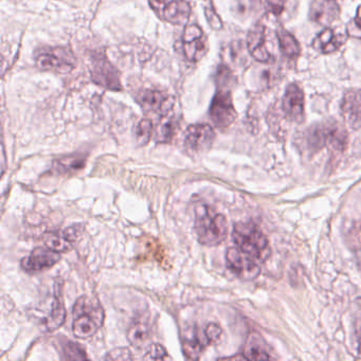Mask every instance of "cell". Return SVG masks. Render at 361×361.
<instances>
[{
	"label": "cell",
	"instance_id": "cell-20",
	"mask_svg": "<svg viewBox=\"0 0 361 361\" xmlns=\"http://www.w3.org/2000/svg\"><path fill=\"white\" fill-rule=\"evenodd\" d=\"M65 319H66V310H65L64 299H63V284L56 283L54 286L51 312L46 320V327L49 331H56L64 324Z\"/></svg>",
	"mask_w": 361,
	"mask_h": 361
},
{
	"label": "cell",
	"instance_id": "cell-14",
	"mask_svg": "<svg viewBox=\"0 0 361 361\" xmlns=\"http://www.w3.org/2000/svg\"><path fill=\"white\" fill-rule=\"evenodd\" d=\"M340 14L336 0H312L310 8V18L320 26L333 24Z\"/></svg>",
	"mask_w": 361,
	"mask_h": 361
},
{
	"label": "cell",
	"instance_id": "cell-17",
	"mask_svg": "<svg viewBox=\"0 0 361 361\" xmlns=\"http://www.w3.org/2000/svg\"><path fill=\"white\" fill-rule=\"evenodd\" d=\"M324 147L333 152H343L348 142V135L345 128L339 123L321 124Z\"/></svg>",
	"mask_w": 361,
	"mask_h": 361
},
{
	"label": "cell",
	"instance_id": "cell-33",
	"mask_svg": "<svg viewBox=\"0 0 361 361\" xmlns=\"http://www.w3.org/2000/svg\"><path fill=\"white\" fill-rule=\"evenodd\" d=\"M109 360H130L133 359L132 354L128 348H116L105 356Z\"/></svg>",
	"mask_w": 361,
	"mask_h": 361
},
{
	"label": "cell",
	"instance_id": "cell-6",
	"mask_svg": "<svg viewBox=\"0 0 361 361\" xmlns=\"http://www.w3.org/2000/svg\"><path fill=\"white\" fill-rule=\"evenodd\" d=\"M226 263H227L228 269L244 281H250L259 276L261 269H259V262L255 261L250 255L243 252L238 247L228 249L226 253Z\"/></svg>",
	"mask_w": 361,
	"mask_h": 361
},
{
	"label": "cell",
	"instance_id": "cell-7",
	"mask_svg": "<svg viewBox=\"0 0 361 361\" xmlns=\"http://www.w3.org/2000/svg\"><path fill=\"white\" fill-rule=\"evenodd\" d=\"M215 140V132L208 124H194L189 126L185 135L183 145L192 156L206 153Z\"/></svg>",
	"mask_w": 361,
	"mask_h": 361
},
{
	"label": "cell",
	"instance_id": "cell-36",
	"mask_svg": "<svg viewBox=\"0 0 361 361\" xmlns=\"http://www.w3.org/2000/svg\"><path fill=\"white\" fill-rule=\"evenodd\" d=\"M269 6L272 13L280 14L283 11V3L281 0H271L269 1Z\"/></svg>",
	"mask_w": 361,
	"mask_h": 361
},
{
	"label": "cell",
	"instance_id": "cell-18",
	"mask_svg": "<svg viewBox=\"0 0 361 361\" xmlns=\"http://www.w3.org/2000/svg\"><path fill=\"white\" fill-rule=\"evenodd\" d=\"M181 343H183V354L188 359H192V360L200 358L206 346L209 345L204 331H198L196 327H192L183 334Z\"/></svg>",
	"mask_w": 361,
	"mask_h": 361
},
{
	"label": "cell",
	"instance_id": "cell-5",
	"mask_svg": "<svg viewBox=\"0 0 361 361\" xmlns=\"http://www.w3.org/2000/svg\"><path fill=\"white\" fill-rule=\"evenodd\" d=\"M37 64L42 71L68 73L75 68V60L67 48H48L37 56Z\"/></svg>",
	"mask_w": 361,
	"mask_h": 361
},
{
	"label": "cell",
	"instance_id": "cell-29",
	"mask_svg": "<svg viewBox=\"0 0 361 361\" xmlns=\"http://www.w3.org/2000/svg\"><path fill=\"white\" fill-rule=\"evenodd\" d=\"M232 81H233V75H232L231 71L225 65H221L217 69V85L221 87V90H226V87H228Z\"/></svg>",
	"mask_w": 361,
	"mask_h": 361
},
{
	"label": "cell",
	"instance_id": "cell-35",
	"mask_svg": "<svg viewBox=\"0 0 361 361\" xmlns=\"http://www.w3.org/2000/svg\"><path fill=\"white\" fill-rule=\"evenodd\" d=\"M149 1L154 11L157 12L159 16H161L162 11L166 9V6H168L172 0H149Z\"/></svg>",
	"mask_w": 361,
	"mask_h": 361
},
{
	"label": "cell",
	"instance_id": "cell-2",
	"mask_svg": "<svg viewBox=\"0 0 361 361\" xmlns=\"http://www.w3.org/2000/svg\"><path fill=\"white\" fill-rule=\"evenodd\" d=\"M104 322V310L98 300L82 295L73 307V335L88 339L98 333Z\"/></svg>",
	"mask_w": 361,
	"mask_h": 361
},
{
	"label": "cell",
	"instance_id": "cell-34",
	"mask_svg": "<svg viewBox=\"0 0 361 361\" xmlns=\"http://www.w3.org/2000/svg\"><path fill=\"white\" fill-rule=\"evenodd\" d=\"M207 20H208L209 24H210L211 28L215 29V30H219L223 27V23H221V18H219L216 13L213 11V9H206Z\"/></svg>",
	"mask_w": 361,
	"mask_h": 361
},
{
	"label": "cell",
	"instance_id": "cell-32",
	"mask_svg": "<svg viewBox=\"0 0 361 361\" xmlns=\"http://www.w3.org/2000/svg\"><path fill=\"white\" fill-rule=\"evenodd\" d=\"M166 357H168V352L161 344L154 343L149 346L147 358L161 360V359H166Z\"/></svg>",
	"mask_w": 361,
	"mask_h": 361
},
{
	"label": "cell",
	"instance_id": "cell-24",
	"mask_svg": "<svg viewBox=\"0 0 361 361\" xmlns=\"http://www.w3.org/2000/svg\"><path fill=\"white\" fill-rule=\"evenodd\" d=\"M276 37H278L281 51L284 54V56L290 59V60L298 59L301 49H300L299 44H298L297 39L293 37V35H291L285 29L280 28L276 31Z\"/></svg>",
	"mask_w": 361,
	"mask_h": 361
},
{
	"label": "cell",
	"instance_id": "cell-12",
	"mask_svg": "<svg viewBox=\"0 0 361 361\" xmlns=\"http://www.w3.org/2000/svg\"><path fill=\"white\" fill-rule=\"evenodd\" d=\"M83 230V226L75 225L62 231L48 234L45 238V245L56 252H67L75 246Z\"/></svg>",
	"mask_w": 361,
	"mask_h": 361
},
{
	"label": "cell",
	"instance_id": "cell-25",
	"mask_svg": "<svg viewBox=\"0 0 361 361\" xmlns=\"http://www.w3.org/2000/svg\"><path fill=\"white\" fill-rule=\"evenodd\" d=\"M177 124L170 116L162 117L161 122L158 124L156 130L155 139L158 143H168L172 140L176 132Z\"/></svg>",
	"mask_w": 361,
	"mask_h": 361
},
{
	"label": "cell",
	"instance_id": "cell-19",
	"mask_svg": "<svg viewBox=\"0 0 361 361\" xmlns=\"http://www.w3.org/2000/svg\"><path fill=\"white\" fill-rule=\"evenodd\" d=\"M345 35L341 33H336L335 31L329 28H325L317 35L312 41V47L321 54H331L337 51L345 43Z\"/></svg>",
	"mask_w": 361,
	"mask_h": 361
},
{
	"label": "cell",
	"instance_id": "cell-3",
	"mask_svg": "<svg viewBox=\"0 0 361 361\" xmlns=\"http://www.w3.org/2000/svg\"><path fill=\"white\" fill-rule=\"evenodd\" d=\"M232 238L236 247L257 262H264L270 255L269 242L265 234L252 223H238L234 226Z\"/></svg>",
	"mask_w": 361,
	"mask_h": 361
},
{
	"label": "cell",
	"instance_id": "cell-8",
	"mask_svg": "<svg viewBox=\"0 0 361 361\" xmlns=\"http://www.w3.org/2000/svg\"><path fill=\"white\" fill-rule=\"evenodd\" d=\"M210 116L213 123L219 128H229L235 121L238 114L229 90H221L216 92L211 103Z\"/></svg>",
	"mask_w": 361,
	"mask_h": 361
},
{
	"label": "cell",
	"instance_id": "cell-21",
	"mask_svg": "<svg viewBox=\"0 0 361 361\" xmlns=\"http://www.w3.org/2000/svg\"><path fill=\"white\" fill-rule=\"evenodd\" d=\"M190 14H191V7L187 1L172 0L160 16H162L166 22L171 23V24L183 26L189 20Z\"/></svg>",
	"mask_w": 361,
	"mask_h": 361
},
{
	"label": "cell",
	"instance_id": "cell-30",
	"mask_svg": "<svg viewBox=\"0 0 361 361\" xmlns=\"http://www.w3.org/2000/svg\"><path fill=\"white\" fill-rule=\"evenodd\" d=\"M346 32L350 37L361 39V6H359L355 18H353L346 26Z\"/></svg>",
	"mask_w": 361,
	"mask_h": 361
},
{
	"label": "cell",
	"instance_id": "cell-11",
	"mask_svg": "<svg viewBox=\"0 0 361 361\" xmlns=\"http://www.w3.org/2000/svg\"><path fill=\"white\" fill-rule=\"evenodd\" d=\"M268 30L263 25H255L247 37V47L251 56L262 63L270 62L271 54L268 49Z\"/></svg>",
	"mask_w": 361,
	"mask_h": 361
},
{
	"label": "cell",
	"instance_id": "cell-26",
	"mask_svg": "<svg viewBox=\"0 0 361 361\" xmlns=\"http://www.w3.org/2000/svg\"><path fill=\"white\" fill-rule=\"evenodd\" d=\"M84 164H85V158L83 156H71V157L59 160L56 168L58 169L59 172L69 173L80 170L83 168Z\"/></svg>",
	"mask_w": 361,
	"mask_h": 361
},
{
	"label": "cell",
	"instance_id": "cell-13",
	"mask_svg": "<svg viewBox=\"0 0 361 361\" xmlns=\"http://www.w3.org/2000/svg\"><path fill=\"white\" fill-rule=\"evenodd\" d=\"M283 111L291 121L300 122L304 119V94L297 84H290L286 88L283 98Z\"/></svg>",
	"mask_w": 361,
	"mask_h": 361
},
{
	"label": "cell",
	"instance_id": "cell-31",
	"mask_svg": "<svg viewBox=\"0 0 361 361\" xmlns=\"http://www.w3.org/2000/svg\"><path fill=\"white\" fill-rule=\"evenodd\" d=\"M204 331L209 345L215 343V342L221 338V333H223L221 327L219 326V324H216V323H209V324L204 327Z\"/></svg>",
	"mask_w": 361,
	"mask_h": 361
},
{
	"label": "cell",
	"instance_id": "cell-23",
	"mask_svg": "<svg viewBox=\"0 0 361 361\" xmlns=\"http://www.w3.org/2000/svg\"><path fill=\"white\" fill-rule=\"evenodd\" d=\"M244 357L250 360H267L271 358L268 354L266 343L261 335L257 333L249 335L244 348Z\"/></svg>",
	"mask_w": 361,
	"mask_h": 361
},
{
	"label": "cell",
	"instance_id": "cell-22",
	"mask_svg": "<svg viewBox=\"0 0 361 361\" xmlns=\"http://www.w3.org/2000/svg\"><path fill=\"white\" fill-rule=\"evenodd\" d=\"M128 340L134 348H145L151 341V327L145 319H135L128 329Z\"/></svg>",
	"mask_w": 361,
	"mask_h": 361
},
{
	"label": "cell",
	"instance_id": "cell-4",
	"mask_svg": "<svg viewBox=\"0 0 361 361\" xmlns=\"http://www.w3.org/2000/svg\"><path fill=\"white\" fill-rule=\"evenodd\" d=\"M90 67L94 83L113 92L121 90L119 73L104 54L92 52L90 56Z\"/></svg>",
	"mask_w": 361,
	"mask_h": 361
},
{
	"label": "cell",
	"instance_id": "cell-10",
	"mask_svg": "<svg viewBox=\"0 0 361 361\" xmlns=\"http://www.w3.org/2000/svg\"><path fill=\"white\" fill-rule=\"evenodd\" d=\"M183 51L188 60L198 62L204 58L208 49L206 37L202 29L195 25L187 27L183 37Z\"/></svg>",
	"mask_w": 361,
	"mask_h": 361
},
{
	"label": "cell",
	"instance_id": "cell-15",
	"mask_svg": "<svg viewBox=\"0 0 361 361\" xmlns=\"http://www.w3.org/2000/svg\"><path fill=\"white\" fill-rule=\"evenodd\" d=\"M344 121L353 130L361 128V90H350L344 94L341 103Z\"/></svg>",
	"mask_w": 361,
	"mask_h": 361
},
{
	"label": "cell",
	"instance_id": "cell-16",
	"mask_svg": "<svg viewBox=\"0 0 361 361\" xmlns=\"http://www.w3.org/2000/svg\"><path fill=\"white\" fill-rule=\"evenodd\" d=\"M140 103L147 111H153L164 117L172 111L174 99L158 90H147L141 94Z\"/></svg>",
	"mask_w": 361,
	"mask_h": 361
},
{
	"label": "cell",
	"instance_id": "cell-27",
	"mask_svg": "<svg viewBox=\"0 0 361 361\" xmlns=\"http://www.w3.org/2000/svg\"><path fill=\"white\" fill-rule=\"evenodd\" d=\"M153 122L149 119L141 120L136 128V139L139 145H147L153 136Z\"/></svg>",
	"mask_w": 361,
	"mask_h": 361
},
{
	"label": "cell",
	"instance_id": "cell-28",
	"mask_svg": "<svg viewBox=\"0 0 361 361\" xmlns=\"http://www.w3.org/2000/svg\"><path fill=\"white\" fill-rule=\"evenodd\" d=\"M63 354H64V358L69 360L88 359L85 350L79 343H75L73 341H67L63 345Z\"/></svg>",
	"mask_w": 361,
	"mask_h": 361
},
{
	"label": "cell",
	"instance_id": "cell-1",
	"mask_svg": "<svg viewBox=\"0 0 361 361\" xmlns=\"http://www.w3.org/2000/svg\"><path fill=\"white\" fill-rule=\"evenodd\" d=\"M194 231L200 244L204 246H216L227 238V219L212 207L202 204L195 210Z\"/></svg>",
	"mask_w": 361,
	"mask_h": 361
},
{
	"label": "cell",
	"instance_id": "cell-9",
	"mask_svg": "<svg viewBox=\"0 0 361 361\" xmlns=\"http://www.w3.org/2000/svg\"><path fill=\"white\" fill-rule=\"evenodd\" d=\"M60 252H56L48 247L47 248L39 247V248L31 251L30 255L25 257L22 259L20 265H22L23 269L28 274H37V272L54 267L60 262Z\"/></svg>",
	"mask_w": 361,
	"mask_h": 361
}]
</instances>
